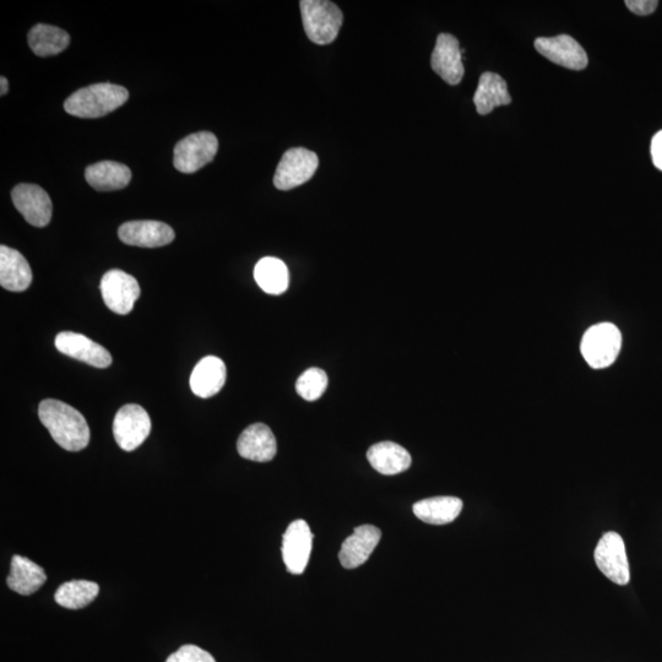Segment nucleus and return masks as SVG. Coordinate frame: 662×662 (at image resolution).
Segmentation results:
<instances>
[{"mask_svg": "<svg viewBox=\"0 0 662 662\" xmlns=\"http://www.w3.org/2000/svg\"><path fill=\"white\" fill-rule=\"evenodd\" d=\"M226 366L219 357L208 356L195 366L191 376L192 392L202 399L211 398L224 388Z\"/></svg>", "mask_w": 662, "mask_h": 662, "instance_id": "nucleus-19", "label": "nucleus"}, {"mask_svg": "<svg viewBox=\"0 0 662 662\" xmlns=\"http://www.w3.org/2000/svg\"><path fill=\"white\" fill-rule=\"evenodd\" d=\"M300 9L309 40L320 46L335 41L344 21L338 5L329 0H302Z\"/></svg>", "mask_w": 662, "mask_h": 662, "instance_id": "nucleus-3", "label": "nucleus"}, {"mask_svg": "<svg viewBox=\"0 0 662 662\" xmlns=\"http://www.w3.org/2000/svg\"><path fill=\"white\" fill-rule=\"evenodd\" d=\"M535 48L541 56L561 67L572 70L588 67V54L571 36L540 37L535 41Z\"/></svg>", "mask_w": 662, "mask_h": 662, "instance_id": "nucleus-12", "label": "nucleus"}, {"mask_svg": "<svg viewBox=\"0 0 662 662\" xmlns=\"http://www.w3.org/2000/svg\"><path fill=\"white\" fill-rule=\"evenodd\" d=\"M13 203L30 225L45 227L50 224L53 206L50 195L36 184L21 183L12 192Z\"/></svg>", "mask_w": 662, "mask_h": 662, "instance_id": "nucleus-11", "label": "nucleus"}, {"mask_svg": "<svg viewBox=\"0 0 662 662\" xmlns=\"http://www.w3.org/2000/svg\"><path fill=\"white\" fill-rule=\"evenodd\" d=\"M85 178L96 191L113 192L128 186L132 171L116 161H101L86 168Z\"/></svg>", "mask_w": 662, "mask_h": 662, "instance_id": "nucleus-20", "label": "nucleus"}, {"mask_svg": "<svg viewBox=\"0 0 662 662\" xmlns=\"http://www.w3.org/2000/svg\"><path fill=\"white\" fill-rule=\"evenodd\" d=\"M372 468L382 475H398L411 466V455L405 448L393 442L374 444L367 452Z\"/></svg>", "mask_w": 662, "mask_h": 662, "instance_id": "nucleus-21", "label": "nucleus"}, {"mask_svg": "<svg viewBox=\"0 0 662 662\" xmlns=\"http://www.w3.org/2000/svg\"><path fill=\"white\" fill-rule=\"evenodd\" d=\"M432 69L449 85H458L464 78L463 52L457 37L441 34L437 37L431 58Z\"/></svg>", "mask_w": 662, "mask_h": 662, "instance_id": "nucleus-13", "label": "nucleus"}, {"mask_svg": "<svg viewBox=\"0 0 662 662\" xmlns=\"http://www.w3.org/2000/svg\"><path fill=\"white\" fill-rule=\"evenodd\" d=\"M254 279L258 286L269 295H281L290 285V274L282 260L273 257L263 258L255 265Z\"/></svg>", "mask_w": 662, "mask_h": 662, "instance_id": "nucleus-25", "label": "nucleus"}, {"mask_svg": "<svg viewBox=\"0 0 662 662\" xmlns=\"http://www.w3.org/2000/svg\"><path fill=\"white\" fill-rule=\"evenodd\" d=\"M242 458L258 463H268L275 458L278 444L273 431L264 423H255L243 431L237 442Z\"/></svg>", "mask_w": 662, "mask_h": 662, "instance_id": "nucleus-17", "label": "nucleus"}, {"mask_svg": "<svg viewBox=\"0 0 662 662\" xmlns=\"http://www.w3.org/2000/svg\"><path fill=\"white\" fill-rule=\"evenodd\" d=\"M650 151L654 166L662 171V130L656 133L651 140Z\"/></svg>", "mask_w": 662, "mask_h": 662, "instance_id": "nucleus-31", "label": "nucleus"}, {"mask_svg": "<svg viewBox=\"0 0 662 662\" xmlns=\"http://www.w3.org/2000/svg\"><path fill=\"white\" fill-rule=\"evenodd\" d=\"M463 501L457 497H433L414 504V514L421 522L431 525L453 523L463 510Z\"/></svg>", "mask_w": 662, "mask_h": 662, "instance_id": "nucleus-24", "label": "nucleus"}, {"mask_svg": "<svg viewBox=\"0 0 662 662\" xmlns=\"http://www.w3.org/2000/svg\"><path fill=\"white\" fill-rule=\"evenodd\" d=\"M166 662H216L213 655L195 645H183Z\"/></svg>", "mask_w": 662, "mask_h": 662, "instance_id": "nucleus-29", "label": "nucleus"}, {"mask_svg": "<svg viewBox=\"0 0 662 662\" xmlns=\"http://www.w3.org/2000/svg\"><path fill=\"white\" fill-rule=\"evenodd\" d=\"M39 417L59 447L68 452H80L88 447L90 428L77 409L63 401L47 399L39 406Z\"/></svg>", "mask_w": 662, "mask_h": 662, "instance_id": "nucleus-1", "label": "nucleus"}, {"mask_svg": "<svg viewBox=\"0 0 662 662\" xmlns=\"http://www.w3.org/2000/svg\"><path fill=\"white\" fill-rule=\"evenodd\" d=\"M596 566L607 579L617 585H627L631 580L626 545L620 534L610 531L602 535L595 548Z\"/></svg>", "mask_w": 662, "mask_h": 662, "instance_id": "nucleus-6", "label": "nucleus"}, {"mask_svg": "<svg viewBox=\"0 0 662 662\" xmlns=\"http://www.w3.org/2000/svg\"><path fill=\"white\" fill-rule=\"evenodd\" d=\"M27 40L36 56L52 57L69 46L70 36L67 31L59 27L39 24L32 27Z\"/></svg>", "mask_w": 662, "mask_h": 662, "instance_id": "nucleus-26", "label": "nucleus"}, {"mask_svg": "<svg viewBox=\"0 0 662 662\" xmlns=\"http://www.w3.org/2000/svg\"><path fill=\"white\" fill-rule=\"evenodd\" d=\"M474 103L481 116L490 115L496 107L510 105L512 97L509 95L506 80L496 73L482 74L474 95Z\"/></svg>", "mask_w": 662, "mask_h": 662, "instance_id": "nucleus-22", "label": "nucleus"}, {"mask_svg": "<svg viewBox=\"0 0 662 662\" xmlns=\"http://www.w3.org/2000/svg\"><path fill=\"white\" fill-rule=\"evenodd\" d=\"M150 432V416L141 406L129 404L118 410L113 421V436L121 449L133 452L146 441Z\"/></svg>", "mask_w": 662, "mask_h": 662, "instance_id": "nucleus-8", "label": "nucleus"}, {"mask_svg": "<svg viewBox=\"0 0 662 662\" xmlns=\"http://www.w3.org/2000/svg\"><path fill=\"white\" fill-rule=\"evenodd\" d=\"M118 236L128 246L159 248L175 240V231L160 221H129L119 227Z\"/></svg>", "mask_w": 662, "mask_h": 662, "instance_id": "nucleus-14", "label": "nucleus"}, {"mask_svg": "<svg viewBox=\"0 0 662 662\" xmlns=\"http://www.w3.org/2000/svg\"><path fill=\"white\" fill-rule=\"evenodd\" d=\"M319 165L316 153L305 148L287 150L276 168L274 186L280 191L300 187L314 176Z\"/></svg>", "mask_w": 662, "mask_h": 662, "instance_id": "nucleus-5", "label": "nucleus"}, {"mask_svg": "<svg viewBox=\"0 0 662 662\" xmlns=\"http://www.w3.org/2000/svg\"><path fill=\"white\" fill-rule=\"evenodd\" d=\"M381 530L373 525H362L347 537L339 553L340 563L346 569L361 567L368 561L381 541Z\"/></svg>", "mask_w": 662, "mask_h": 662, "instance_id": "nucleus-16", "label": "nucleus"}, {"mask_svg": "<svg viewBox=\"0 0 662 662\" xmlns=\"http://www.w3.org/2000/svg\"><path fill=\"white\" fill-rule=\"evenodd\" d=\"M217 149L219 141L213 133H194L176 145L173 165L182 173L197 172L214 160Z\"/></svg>", "mask_w": 662, "mask_h": 662, "instance_id": "nucleus-7", "label": "nucleus"}, {"mask_svg": "<svg viewBox=\"0 0 662 662\" xmlns=\"http://www.w3.org/2000/svg\"><path fill=\"white\" fill-rule=\"evenodd\" d=\"M312 544L313 534L305 520L298 519L289 525L282 539V558L289 573L300 575L305 572Z\"/></svg>", "mask_w": 662, "mask_h": 662, "instance_id": "nucleus-10", "label": "nucleus"}, {"mask_svg": "<svg viewBox=\"0 0 662 662\" xmlns=\"http://www.w3.org/2000/svg\"><path fill=\"white\" fill-rule=\"evenodd\" d=\"M140 292L137 279L122 270L107 271L101 280L103 301L112 312L121 314V316H126L133 311Z\"/></svg>", "mask_w": 662, "mask_h": 662, "instance_id": "nucleus-9", "label": "nucleus"}, {"mask_svg": "<svg viewBox=\"0 0 662 662\" xmlns=\"http://www.w3.org/2000/svg\"><path fill=\"white\" fill-rule=\"evenodd\" d=\"M129 99V92L123 86L105 83L94 84L75 91L64 102V110L74 117L100 118L116 111Z\"/></svg>", "mask_w": 662, "mask_h": 662, "instance_id": "nucleus-2", "label": "nucleus"}, {"mask_svg": "<svg viewBox=\"0 0 662 662\" xmlns=\"http://www.w3.org/2000/svg\"><path fill=\"white\" fill-rule=\"evenodd\" d=\"M32 282V271L24 255L16 249L0 247V285L12 292H23L29 289Z\"/></svg>", "mask_w": 662, "mask_h": 662, "instance_id": "nucleus-18", "label": "nucleus"}, {"mask_svg": "<svg viewBox=\"0 0 662 662\" xmlns=\"http://www.w3.org/2000/svg\"><path fill=\"white\" fill-rule=\"evenodd\" d=\"M0 86H2V90H0V95L2 96L7 95L9 89L8 79L5 77L0 78Z\"/></svg>", "mask_w": 662, "mask_h": 662, "instance_id": "nucleus-32", "label": "nucleus"}, {"mask_svg": "<svg viewBox=\"0 0 662 662\" xmlns=\"http://www.w3.org/2000/svg\"><path fill=\"white\" fill-rule=\"evenodd\" d=\"M626 5L632 13L647 16L658 9L659 2L658 0H627Z\"/></svg>", "mask_w": 662, "mask_h": 662, "instance_id": "nucleus-30", "label": "nucleus"}, {"mask_svg": "<svg viewBox=\"0 0 662 662\" xmlns=\"http://www.w3.org/2000/svg\"><path fill=\"white\" fill-rule=\"evenodd\" d=\"M622 349V334L612 323H600L585 331L580 351L595 370L613 365Z\"/></svg>", "mask_w": 662, "mask_h": 662, "instance_id": "nucleus-4", "label": "nucleus"}, {"mask_svg": "<svg viewBox=\"0 0 662 662\" xmlns=\"http://www.w3.org/2000/svg\"><path fill=\"white\" fill-rule=\"evenodd\" d=\"M47 575L43 568L23 556H14L10 564L7 584L20 595H32L46 583Z\"/></svg>", "mask_w": 662, "mask_h": 662, "instance_id": "nucleus-23", "label": "nucleus"}, {"mask_svg": "<svg viewBox=\"0 0 662 662\" xmlns=\"http://www.w3.org/2000/svg\"><path fill=\"white\" fill-rule=\"evenodd\" d=\"M56 347L61 354L88 363L92 367L107 368L112 363V356L105 347L96 344L85 335L72 333V331L58 334Z\"/></svg>", "mask_w": 662, "mask_h": 662, "instance_id": "nucleus-15", "label": "nucleus"}, {"mask_svg": "<svg viewBox=\"0 0 662 662\" xmlns=\"http://www.w3.org/2000/svg\"><path fill=\"white\" fill-rule=\"evenodd\" d=\"M99 585L89 580H72L59 586L54 600L69 610L83 609L99 595Z\"/></svg>", "mask_w": 662, "mask_h": 662, "instance_id": "nucleus-27", "label": "nucleus"}, {"mask_svg": "<svg viewBox=\"0 0 662 662\" xmlns=\"http://www.w3.org/2000/svg\"><path fill=\"white\" fill-rule=\"evenodd\" d=\"M328 374L320 368H309L297 379L296 390L302 399L316 401L322 398L328 388Z\"/></svg>", "mask_w": 662, "mask_h": 662, "instance_id": "nucleus-28", "label": "nucleus"}]
</instances>
